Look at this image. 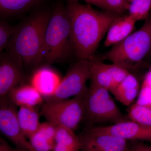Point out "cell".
<instances>
[{
    "mask_svg": "<svg viewBox=\"0 0 151 151\" xmlns=\"http://www.w3.org/2000/svg\"><path fill=\"white\" fill-rule=\"evenodd\" d=\"M90 81L112 92L130 73L120 65L104 63L94 57L89 61Z\"/></svg>",
    "mask_w": 151,
    "mask_h": 151,
    "instance_id": "obj_11",
    "label": "cell"
},
{
    "mask_svg": "<svg viewBox=\"0 0 151 151\" xmlns=\"http://www.w3.org/2000/svg\"><path fill=\"white\" fill-rule=\"evenodd\" d=\"M87 91L70 99L45 102L40 115L56 126L75 131L85 118Z\"/></svg>",
    "mask_w": 151,
    "mask_h": 151,
    "instance_id": "obj_6",
    "label": "cell"
},
{
    "mask_svg": "<svg viewBox=\"0 0 151 151\" xmlns=\"http://www.w3.org/2000/svg\"><path fill=\"white\" fill-rule=\"evenodd\" d=\"M90 77L89 61L78 60L69 68L54 94L45 100V102L66 100L86 92L88 89L86 82Z\"/></svg>",
    "mask_w": 151,
    "mask_h": 151,
    "instance_id": "obj_7",
    "label": "cell"
},
{
    "mask_svg": "<svg viewBox=\"0 0 151 151\" xmlns=\"http://www.w3.org/2000/svg\"><path fill=\"white\" fill-rule=\"evenodd\" d=\"M78 137L81 151H132L129 141L109 134L94 132L87 127Z\"/></svg>",
    "mask_w": 151,
    "mask_h": 151,
    "instance_id": "obj_9",
    "label": "cell"
},
{
    "mask_svg": "<svg viewBox=\"0 0 151 151\" xmlns=\"http://www.w3.org/2000/svg\"><path fill=\"white\" fill-rule=\"evenodd\" d=\"M0 151H27L24 149L16 147H12L1 137L0 138Z\"/></svg>",
    "mask_w": 151,
    "mask_h": 151,
    "instance_id": "obj_26",
    "label": "cell"
},
{
    "mask_svg": "<svg viewBox=\"0 0 151 151\" xmlns=\"http://www.w3.org/2000/svg\"><path fill=\"white\" fill-rule=\"evenodd\" d=\"M145 60H147L151 62V50L150 52H149L148 55L146 57V59Z\"/></svg>",
    "mask_w": 151,
    "mask_h": 151,
    "instance_id": "obj_27",
    "label": "cell"
},
{
    "mask_svg": "<svg viewBox=\"0 0 151 151\" xmlns=\"http://www.w3.org/2000/svg\"><path fill=\"white\" fill-rule=\"evenodd\" d=\"M151 10V0H131L127 10L137 22L146 19Z\"/></svg>",
    "mask_w": 151,
    "mask_h": 151,
    "instance_id": "obj_21",
    "label": "cell"
},
{
    "mask_svg": "<svg viewBox=\"0 0 151 151\" xmlns=\"http://www.w3.org/2000/svg\"><path fill=\"white\" fill-rule=\"evenodd\" d=\"M110 92L90 81L86 95L84 119L88 127L98 123L110 122L116 124L127 121Z\"/></svg>",
    "mask_w": 151,
    "mask_h": 151,
    "instance_id": "obj_5",
    "label": "cell"
},
{
    "mask_svg": "<svg viewBox=\"0 0 151 151\" xmlns=\"http://www.w3.org/2000/svg\"><path fill=\"white\" fill-rule=\"evenodd\" d=\"M23 63L8 52L0 55V97L6 96L19 84L25 82Z\"/></svg>",
    "mask_w": 151,
    "mask_h": 151,
    "instance_id": "obj_10",
    "label": "cell"
},
{
    "mask_svg": "<svg viewBox=\"0 0 151 151\" xmlns=\"http://www.w3.org/2000/svg\"><path fill=\"white\" fill-rule=\"evenodd\" d=\"M73 54L70 18L66 6L57 3L47 26L42 50V64L61 62Z\"/></svg>",
    "mask_w": 151,
    "mask_h": 151,
    "instance_id": "obj_3",
    "label": "cell"
},
{
    "mask_svg": "<svg viewBox=\"0 0 151 151\" xmlns=\"http://www.w3.org/2000/svg\"><path fill=\"white\" fill-rule=\"evenodd\" d=\"M61 79L56 70L49 67V65H42L34 70L29 83L45 100L54 94Z\"/></svg>",
    "mask_w": 151,
    "mask_h": 151,
    "instance_id": "obj_13",
    "label": "cell"
},
{
    "mask_svg": "<svg viewBox=\"0 0 151 151\" xmlns=\"http://www.w3.org/2000/svg\"><path fill=\"white\" fill-rule=\"evenodd\" d=\"M43 0H0L1 17L18 14L36 6Z\"/></svg>",
    "mask_w": 151,
    "mask_h": 151,
    "instance_id": "obj_19",
    "label": "cell"
},
{
    "mask_svg": "<svg viewBox=\"0 0 151 151\" xmlns=\"http://www.w3.org/2000/svg\"><path fill=\"white\" fill-rule=\"evenodd\" d=\"M29 139L36 151H52L54 147V141L37 131Z\"/></svg>",
    "mask_w": 151,
    "mask_h": 151,
    "instance_id": "obj_22",
    "label": "cell"
},
{
    "mask_svg": "<svg viewBox=\"0 0 151 151\" xmlns=\"http://www.w3.org/2000/svg\"><path fill=\"white\" fill-rule=\"evenodd\" d=\"M73 54L78 60L90 61L99 44L119 15L96 10L79 2L67 3Z\"/></svg>",
    "mask_w": 151,
    "mask_h": 151,
    "instance_id": "obj_1",
    "label": "cell"
},
{
    "mask_svg": "<svg viewBox=\"0 0 151 151\" xmlns=\"http://www.w3.org/2000/svg\"><path fill=\"white\" fill-rule=\"evenodd\" d=\"M149 16H151V10L150 11V13L149 14Z\"/></svg>",
    "mask_w": 151,
    "mask_h": 151,
    "instance_id": "obj_28",
    "label": "cell"
},
{
    "mask_svg": "<svg viewBox=\"0 0 151 151\" xmlns=\"http://www.w3.org/2000/svg\"><path fill=\"white\" fill-rule=\"evenodd\" d=\"M17 107L7 96L0 97V131L16 147L27 151H36L22 132Z\"/></svg>",
    "mask_w": 151,
    "mask_h": 151,
    "instance_id": "obj_8",
    "label": "cell"
},
{
    "mask_svg": "<svg viewBox=\"0 0 151 151\" xmlns=\"http://www.w3.org/2000/svg\"><path fill=\"white\" fill-rule=\"evenodd\" d=\"M151 50V16H149L139 29L113 45L100 60H107L131 73L145 60Z\"/></svg>",
    "mask_w": 151,
    "mask_h": 151,
    "instance_id": "obj_4",
    "label": "cell"
},
{
    "mask_svg": "<svg viewBox=\"0 0 151 151\" xmlns=\"http://www.w3.org/2000/svg\"><path fill=\"white\" fill-rule=\"evenodd\" d=\"M51 14L46 9L39 10L17 25L6 52L20 60L24 68L35 70L42 65L45 35Z\"/></svg>",
    "mask_w": 151,
    "mask_h": 151,
    "instance_id": "obj_2",
    "label": "cell"
},
{
    "mask_svg": "<svg viewBox=\"0 0 151 151\" xmlns=\"http://www.w3.org/2000/svg\"><path fill=\"white\" fill-rule=\"evenodd\" d=\"M93 132L109 134L128 141H151V127L134 121H124L105 127H87Z\"/></svg>",
    "mask_w": 151,
    "mask_h": 151,
    "instance_id": "obj_12",
    "label": "cell"
},
{
    "mask_svg": "<svg viewBox=\"0 0 151 151\" xmlns=\"http://www.w3.org/2000/svg\"><path fill=\"white\" fill-rule=\"evenodd\" d=\"M52 151H80L81 145L78 136L67 127L57 126Z\"/></svg>",
    "mask_w": 151,
    "mask_h": 151,
    "instance_id": "obj_18",
    "label": "cell"
},
{
    "mask_svg": "<svg viewBox=\"0 0 151 151\" xmlns=\"http://www.w3.org/2000/svg\"><path fill=\"white\" fill-rule=\"evenodd\" d=\"M67 3L79 2L80 0H65ZM89 4L93 5L96 6L101 9L105 10V11L110 12L108 5L105 2V0H83Z\"/></svg>",
    "mask_w": 151,
    "mask_h": 151,
    "instance_id": "obj_25",
    "label": "cell"
},
{
    "mask_svg": "<svg viewBox=\"0 0 151 151\" xmlns=\"http://www.w3.org/2000/svg\"><path fill=\"white\" fill-rule=\"evenodd\" d=\"M128 1L129 2H130V1H131V0H128Z\"/></svg>",
    "mask_w": 151,
    "mask_h": 151,
    "instance_id": "obj_29",
    "label": "cell"
},
{
    "mask_svg": "<svg viewBox=\"0 0 151 151\" xmlns=\"http://www.w3.org/2000/svg\"><path fill=\"white\" fill-rule=\"evenodd\" d=\"M140 89L137 78L129 73L111 93L123 105L129 106L138 97Z\"/></svg>",
    "mask_w": 151,
    "mask_h": 151,
    "instance_id": "obj_16",
    "label": "cell"
},
{
    "mask_svg": "<svg viewBox=\"0 0 151 151\" xmlns=\"http://www.w3.org/2000/svg\"><path fill=\"white\" fill-rule=\"evenodd\" d=\"M110 12L122 15L128 10L129 2L128 0H105Z\"/></svg>",
    "mask_w": 151,
    "mask_h": 151,
    "instance_id": "obj_24",
    "label": "cell"
},
{
    "mask_svg": "<svg viewBox=\"0 0 151 151\" xmlns=\"http://www.w3.org/2000/svg\"><path fill=\"white\" fill-rule=\"evenodd\" d=\"M17 25L12 26L5 21L0 22V52L7 47L11 38L14 33Z\"/></svg>",
    "mask_w": 151,
    "mask_h": 151,
    "instance_id": "obj_23",
    "label": "cell"
},
{
    "mask_svg": "<svg viewBox=\"0 0 151 151\" xmlns=\"http://www.w3.org/2000/svg\"><path fill=\"white\" fill-rule=\"evenodd\" d=\"M6 96L17 107L38 106L43 104L44 99L30 83L19 84L12 89Z\"/></svg>",
    "mask_w": 151,
    "mask_h": 151,
    "instance_id": "obj_15",
    "label": "cell"
},
{
    "mask_svg": "<svg viewBox=\"0 0 151 151\" xmlns=\"http://www.w3.org/2000/svg\"><path fill=\"white\" fill-rule=\"evenodd\" d=\"M40 115L37 106H21L18 110V119L21 129L28 139L38 129L40 124Z\"/></svg>",
    "mask_w": 151,
    "mask_h": 151,
    "instance_id": "obj_17",
    "label": "cell"
},
{
    "mask_svg": "<svg viewBox=\"0 0 151 151\" xmlns=\"http://www.w3.org/2000/svg\"><path fill=\"white\" fill-rule=\"evenodd\" d=\"M150 151H151V145H150Z\"/></svg>",
    "mask_w": 151,
    "mask_h": 151,
    "instance_id": "obj_30",
    "label": "cell"
},
{
    "mask_svg": "<svg viewBox=\"0 0 151 151\" xmlns=\"http://www.w3.org/2000/svg\"><path fill=\"white\" fill-rule=\"evenodd\" d=\"M128 117L131 121L151 127V105L135 103L129 109Z\"/></svg>",
    "mask_w": 151,
    "mask_h": 151,
    "instance_id": "obj_20",
    "label": "cell"
},
{
    "mask_svg": "<svg viewBox=\"0 0 151 151\" xmlns=\"http://www.w3.org/2000/svg\"><path fill=\"white\" fill-rule=\"evenodd\" d=\"M136 22L129 14L119 16L108 29L104 42L105 46H113L124 40L132 34Z\"/></svg>",
    "mask_w": 151,
    "mask_h": 151,
    "instance_id": "obj_14",
    "label": "cell"
}]
</instances>
